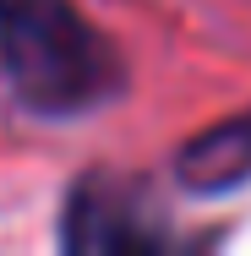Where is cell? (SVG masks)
I'll use <instances>...</instances> for the list:
<instances>
[{
  "mask_svg": "<svg viewBox=\"0 0 251 256\" xmlns=\"http://www.w3.org/2000/svg\"><path fill=\"white\" fill-rule=\"evenodd\" d=\"M0 66L44 120L93 114L126 88V60L71 0H0Z\"/></svg>",
  "mask_w": 251,
  "mask_h": 256,
  "instance_id": "obj_1",
  "label": "cell"
},
{
  "mask_svg": "<svg viewBox=\"0 0 251 256\" xmlns=\"http://www.w3.org/2000/svg\"><path fill=\"white\" fill-rule=\"evenodd\" d=\"M60 246L66 251H164L175 246L169 224L148 186L120 174H82L60 207Z\"/></svg>",
  "mask_w": 251,
  "mask_h": 256,
  "instance_id": "obj_2",
  "label": "cell"
},
{
  "mask_svg": "<svg viewBox=\"0 0 251 256\" xmlns=\"http://www.w3.org/2000/svg\"><path fill=\"white\" fill-rule=\"evenodd\" d=\"M175 180L186 191H202V196H218V191L246 186L251 180V109L218 120L202 136H191L180 148V158H175Z\"/></svg>",
  "mask_w": 251,
  "mask_h": 256,
  "instance_id": "obj_3",
  "label": "cell"
}]
</instances>
